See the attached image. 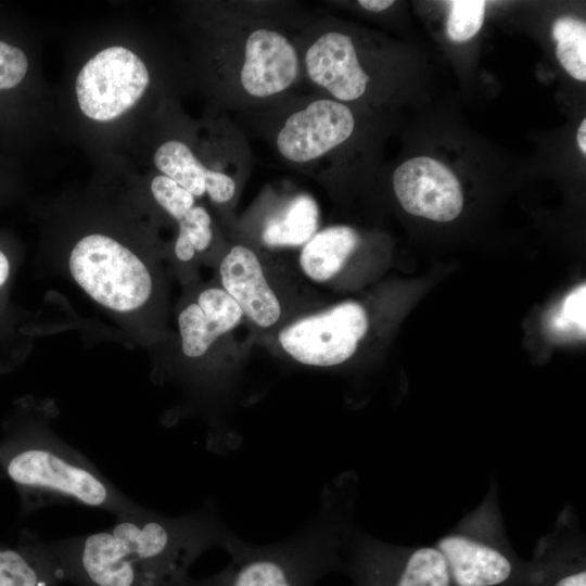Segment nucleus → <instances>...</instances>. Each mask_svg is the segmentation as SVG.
<instances>
[{"label": "nucleus", "instance_id": "f257e3e1", "mask_svg": "<svg viewBox=\"0 0 586 586\" xmlns=\"http://www.w3.org/2000/svg\"><path fill=\"white\" fill-rule=\"evenodd\" d=\"M110 527L41 542L63 582L71 586H186L195 560L239 538L214 502L180 517L139 506Z\"/></svg>", "mask_w": 586, "mask_h": 586}, {"label": "nucleus", "instance_id": "f03ea898", "mask_svg": "<svg viewBox=\"0 0 586 586\" xmlns=\"http://www.w3.org/2000/svg\"><path fill=\"white\" fill-rule=\"evenodd\" d=\"M311 15L292 1L208 4L202 71L216 109L242 115L305 92L296 31Z\"/></svg>", "mask_w": 586, "mask_h": 586}, {"label": "nucleus", "instance_id": "7ed1b4c3", "mask_svg": "<svg viewBox=\"0 0 586 586\" xmlns=\"http://www.w3.org/2000/svg\"><path fill=\"white\" fill-rule=\"evenodd\" d=\"M339 481L324 487L315 517L293 536L264 546L238 538L227 550L229 564L186 586H315L343 571L345 501Z\"/></svg>", "mask_w": 586, "mask_h": 586}, {"label": "nucleus", "instance_id": "20e7f679", "mask_svg": "<svg viewBox=\"0 0 586 586\" xmlns=\"http://www.w3.org/2000/svg\"><path fill=\"white\" fill-rule=\"evenodd\" d=\"M8 476L28 492L34 508L74 504L115 517L140 505L113 484L81 451L39 428L7 459Z\"/></svg>", "mask_w": 586, "mask_h": 586}, {"label": "nucleus", "instance_id": "39448f33", "mask_svg": "<svg viewBox=\"0 0 586 586\" xmlns=\"http://www.w3.org/2000/svg\"><path fill=\"white\" fill-rule=\"evenodd\" d=\"M68 266L78 285L109 309L132 311L151 295L152 278L145 264L112 237H82L71 252Z\"/></svg>", "mask_w": 586, "mask_h": 586}, {"label": "nucleus", "instance_id": "423d86ee", "mask_svg": "<svg viewBox=\"0 0 586 586\" xmlns=\"http://www.w3.org/2000/svg\"><path fill=\"white\" fill-rule=\"evenodd\" d=\"M151 74L142 59L122 46L98 52L79 71L75 91L80 111L95 122H111L144 95Z\"/></svg>", "mask_w": 586, "mask_h": 586}, {"label": "nucleus", "instance_id": "0eeeda50", "mask_svg": "<svg viewBox=\"0 0 586 586\" xmlns=\"http://www.w3.org/2000/svg\"><path fill=\"white\" fill-rule=\"evenodd\" d=\"M366 310L356 302H344L301 318L278 336L284 352L313 367H333L349 359L368 331Z\"/></svg>", "mask_w": 586, "mask_h": 586}, {"label": "nucleus", "instance_id": "6e6552de", "mask_svg": "<svg viewBox=\"0 0 586 586\" xmlns=\"http://www.w3.org/2000/svg\"><path fill=\"white\" fill-rule=\"evenodd\" d=\"M343 562L354 586H453L435 546L399 549L361 538L351 545Z\"/></svg>", "mask_w": 586, "mask_h": 586}, {"label": "nucleus", "instance_id": "1a4fd4ad", "mask_svg": "<svg viewBox=\"0 0 586 586\" xmlns=\"http://www.w3.org/2000/svg\"><path fill=\"white\" fill-rule=\"evenodd\" d=\"M435 547L453 586H531L535 576L536 565L521 564L504 547L471 535L453 533Z\"/></svg>", "mask_w": 586, "mask_h": 586}, {"label": "nucleus", "instance_id": "9d476101", "mask_svg": "<svg viewBox=\"0 0 586 586\" xmlns=\"http://www.w3.org/2000/svg\"><path fill=\"white\" fill-rule=\"evenodd\" d=\"M392 184L399 204L411 215L446 222L462 211L460 182L437 160L418 156L405 161L394 170Z\"/></svg>", "mask_w": 586, "mask_h": 586}, {"label": "nucleus", "instance_id": "9b49d317", "mask_svg": "<svg viewBox=\"0 0 586 586\" xmlns=\"http://www.w3.org/2000/svg\"><path fill=\"white\" fill-rule=\"evenodd\" d=\"M219 273L224 290L255 324L269 328L280 319V301L251 247L233 245L222 258Z\"/></svg>", "mask_w": 586, "mask_h": 586}, {"label": "nucleus", "instance_id": "f8f14e48", "mask_svg": "<svg viewBox=\"0 0 586 586\" xmlns=\"http://www.w3.org/2000/svg\"><path fill=\"white\" fill-rule=\"evenodd\" d=\"M157 170L189 191L194 198L207 195L217 205H231L242 183L231 176L204 166L189 142L179 137L163 140L154 151Z\"/></svg>", "mask_w": 586, "mask_h": 586}, {"label": "nucleus", "instance_id": "ddd939ff", "mask_svg": "<svg viewBox=\"0 0 586 586\" xmlns=\"http://www.w3.org/2000/svg\"><path fill=\"white\" fill-rule=\"evenodd\" d=\"M242 316L238 303L224 289L204 290L198 302L188 305L178 317L183 354L190 358L203 356Z\"/></svg>", "mask_w": 586, "mask_h": 586}, {"label": "nucleus", "instance_id": "4468645a", "mask_svg": "<svg viewBox=\"0 0 586 586\" xmlns=\"http://www.w3.org/2000/svg\"><path fill=\"white\" fill-rule=\"evenodd\" d=\"M319 206L306 192L278 196L259 222V240L268 247L303 246L317 231Z\"/></svg>", "mask_w": 586, "mask_h": 586}, {"label": "nucleus", "instance_id": "2eb2a0df", "mask_svg": "<svg viewBox=\"0 0 586 586\" xmlns=\"http://www.w3.org/2000/svg\"><path fill=\"white\" fill-rule=\"evenodd\" d=\"M360 243L358 232L345 225L317 231L302 247L300 266L316 282L333 278L344 267Z\"/></svg>", "mask_w": 586, "mask_h": 586}, {"label": "nucleus", "instance_id": "dca6fc26", "mask_svg": "<svg viewBox=\"0 0 586 586\" xmlns=\"http://www.w3.org/2000/svg\"><path fill=\"white\" fill-rule=\"evenodd\" d=\"M556 56L573 78L586 80V24L571 16L558 18L552 27Z\"/></svg>", "mask_w": 586, "mask_h": 586}, {"label": "nucleus", "instance_id": "f3484780", "mask_svg": "<svg viewBox=\"0 0 586 586\" xmlns=\"http://www.w3.org/2000/svg\"><path fill=\"white\" fill-rule=\"evenodd\" d=\"M212 224L207 209L196 204L178 221V237L175 243L178 259L188 262L193 258L195 252H203L211 245L214 238Z\"/></svg>", "mask_w": 586, "mask_h": 586}, {"label": "nucleus", "instance_id": "a211bd4d", "mask_svg": "<svg viewBox=\"0 0 586 586\" xmlns=\"http://www.w3.org/2000/svg\"><path fill=\"white\" fill-rule=\"evenodd\" d=\"M484 0H454L447 20V34L455 42H464L474 37L485 18Z\"/></svg>", "mask_w": 586, "mask_h": 586}, {"label": "nucleus", "instance_id": "6ab92c4d", "mask_svg": "<svg viewBox=\"0 0 586 586\" xmlns=\"http://www.w3.org/2000/svg\"><path fill=\"white\" fill-rule=\"evenodd\" d=\"M150 189L157 204L177 221L195 205V198L189 191L162 174L152 179Z\"/></svg>", "mask_w": 586, "mask_h": 586}, {"label": "nucleus", "instance_id": "aec40b11", "mask_svg": "<svg viewBox=\"0 0 586 586\" xmlns=\"http://www.w3.org/2000/svg\"><path fill=\"white\" fill-rule=\"evenodd\" d=\"M536 565L531 586H586V569L582 560H551Z\"/></svg>", "mask_w": 586, "mask_h": 586}, {"label": "nucleus", "instance_id": "412c9836", "mask_svg": "<svg viewBox=\"0 0 586 586\" xmlns=\"http://www.w3.org/2000/svg\"><path fill=\"white\" fill-rule=\"evenodd\" d=\"M28 69L23 50L0 40V90L17 86Z\"/></svg>", "mask_w": 586, "mask_h": 586}, {"label": "nucleus", "instance_id": "4be33fe9", "mask_svg": "<svg viewBox=\"0 0 586 586\" xmlns=\"http://www.w3.org/2000/svg\"><path fill=\"white\" fill-rule=\"evenodd\" d=\"M585 295L586 286L583 284L566 296L560 315L555 319V327L585 334Z\"/></svg>", "mask_w": 586, "mask_h": 586}, {"label": "nucleus", "instance_id": "5701e85b", "mask_svg": "<svg viewBox=\"0 0 586 586\" xmlns=\"http://www.w3.org/2000/svg\"><path fill=\"white\" fill-rule=\"evenodd\" d=\"M362 10L369 13H382L390 9L393 0H358L356 2Z\"/></svg>", "mask_w": 586, "mask_h": 586}, {"label": "nucleus", "instance_id": "b1692460", "mask_svg": "<svg viewBox=\"0 0 586 586\" xmlns=\"http://www.w3.org/2000/svg\"><path fill=\"white\" fill-rule=\"evenodd\" d=\"M576 138H577L578 146L581 151L583 152V154L585 155L586 154V119L585 118L582 120V124L578 127Z\"/></svg>", "mask_w": 586, "mask_h": 586}, {"label": "nucleus", "instance_id": "393cba45", "mask_svg": "<svg viewBox=\"0 0 586 586\" xmlns=\"http://www.w3.org/2000/svg\"><path fill=\"white\" fill-rule=\"evenodd\" d=\"M9 262L5 255L0 251V286L5 282L9 276Z\"/></svg>", "mask_w": 586, "mask_h": 586}]
</instances>
